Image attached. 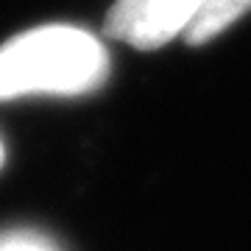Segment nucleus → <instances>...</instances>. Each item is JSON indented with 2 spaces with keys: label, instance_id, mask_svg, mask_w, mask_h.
Returning a JSON list of instances; mask_svg holds the SVG:
<instances>
[{
  "label": "nucleus",
  "instance_id": "nucleus-1",
  "mask_svg": "<svg viewBox=\"0 0 251 251\" xmlns=\"http://www.w3.org/2000/svg\"><path fill=\"white\" fill-rule=\"evenodd\" d=\"M109 78L98 36L75 25H42L0 48V100L20 95H87Z\"/></svg>",
  "mask_w": 251,
  "mask_h": 251
},
{
  "label": "nucleus",
  "instance_id": "nucleus-2",
  "mask_svg": "<svg viewBox=\"0 0 251 251\" xmlns=\"http://www.w3.org/2000/svg\"><path fill=\"white\" fill-rule=\"evenodd\" d=\"M204 0H117L106 14L103 34L137 50H156L187 34Z\"/></svg>",
  "mask_w": 251,
  "mask_h": 251
},
{
  "label": "nucleus",
  "instance_id": "nucleus-3",
  "mask_svg": "<svg viewBox=\"0 0 251 251\" xmlns=\"http://www.w3.org/2000/svg\"><path fill=\"white\" fill-rule=\"evenodd\" d=\"M249 11L251 0H204L184 39L187 45H206L209 39L224 34L226 28H232L240 17H246Z\"/></svg>",
  "mask_w": 251,
  "mask_h": 251
},
{
  "label": "nucleus",
  "instance_id": "nucleus-4",
  "mask_svg": "<svg viewBox=\"0 0 251 251\" xmlns=\"http://www.w3.org/2000/svg\"><path fill=\"white\" fill-rule=\"evenodd\" d=\"M0 251H59L45 234L36 232H3Z\"/></svg>",
  "mask_w": 251,
  "mask_h": 251
},
{
  "label": "nucleus",
  "instance_id": "nucleus-5",
  "mask_svg": "<svg viewBox=\"0 0 251 251\" xmlns=\"http://www.w3.org/2000/svg\"><path fill=\"white\" fill-rule=\"evenodd\" d=\"M3 162H6V148H3V143H0V168H3Z\"/></svg>",
  "mask_w": 251,
  "mask_h": 251
}]
</instances>
